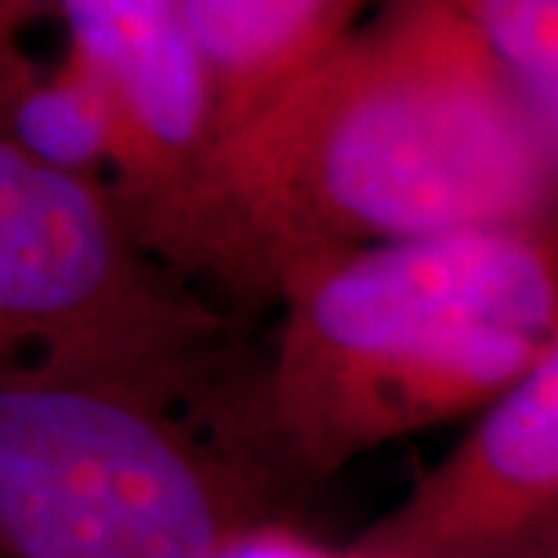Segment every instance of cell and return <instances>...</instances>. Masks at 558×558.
<instances>
[{"label":"cell","mask_w":558,"mask_h":558,"mask_svg":"<svg viewBox=\"0 0 558 558\" xmlns=\"http://www.w3.org/2000/svg\"><path fill=\"white\" fill-rule=\"evenodd\" d=\"M555 196L558 131L457 11L388 0L210 145L185 276L196 290L272 301L298 262L446 232L544 229Z\"/></svg>","instance_id":"6da1fadb"},{"label":"cell","mask_w":558,"mask_h":558,"mask_svg":"<svg viewBox=\"0 0 558 558\" xmlns=\"http://www.w3.org/2000/svg\"><path fill=\"white\" fill-rule=\"evenodd\" d=\"M279 323L204 417L279 497L424 428L478 414L558 344V236L472 229L298 262Z\"/></svg>","instance_id":"7a4b0ae2"},{"label":"cell","mask_w":558,"mask_h":558,"mask_svg":"<svg viewBox=\"0 0 558 558\" xmlns=\"http://www.w3.org/2000/svg\"><path fill=\"white\" fill-rule=\"evenodd\" d=\"M283 497L204 403L128 374L0 371V558H215Z\"/></svg>","instance_id":"3957f363"},{"label":"cell","mask_w":558,"mask_h":558,"mask_svg":"<svg viewBox=\"0 0 558 558\" xmlns=\"http://www.w3.org/2000/svg\"><path fill=\"white\" fill-rule=\"evenodd\" d=\"M229 360V312L156 262L102 189L0 124V371L128 374L204 403Z\"/></svg>","instance_id":"277c9868"},{"label":"cell","mask_w":558,"mask_h":558,"mask_svg":"<svg viewBox=\"0 0 558 558\" xmlns=\"http://www.w3.org/2000/svg\"><path fill=\"white\" fill-rule=\"evenodd\" d=\"M120 128L109 199L156 262L185 276L215 109L182 0H48Z\"/></svg>","instance_id":"5b68a950"},{"label":"cell","mask_w":558,"mask_h":558,"mask_svg":"<svg viewBox=\"0 0 558 558\" xmlns=\"http://www.w3.org/2000/svg\"><path fill=\"white\" fill-rule=\"evenodd\" d=\"M558 344L341 558H555Z\"/></svg>","instance_id":"8992f818"},{"label":"cell","mask_w":558,"mask_h":558,"mask_svg":"<svg viewBox=\"0 0 558 558\" xmlns=\"http://www.w3.org/2000/svg\"><path fill=\"white\" fill-rule=\"evenodd\" d=\"M366 0H182L204 59L215 142L360 26Z\"/></svg>","instance_id":"52a82bcc"},{"label":"cell","mask_w":558,"mask_h":558,"mask_svg":"<svg viewBox=\"0 0 558 558\" xmlns=\"http://www.w3.org/2000/svg\"><path fill=\"white\" fill-rule=\"evenodd\" d=\"M541 124L558 131V0H446Z\"/></svg>","instance_id":"ba28073f"},{"label":"cell","mask_w":558,"mask_h":558,"mask_svg":"<svg viewBox=\"0 0 558 558\" xmlns=\"http://www.w3.org/2000/svg\"><path fill=\"white\" fill-rule=\"evenodd\" d=\"M215 558H341V551L323 548V544L305 537L298 526H290L283 519H272L240 533Z\"/></svg>","instance_id":"9c48e42d"},{"label":"cell","mask_w":558,"mask_h":558,"mask_svg":"<svg viewBox=\"0 0 558 558\" xmlns=\"http://www.w3.org/2000/svg\"><path fill=\"white\" fill-rule=\"evenodd\" d=\"M48 0H0V33H22Z\"/></svg>","instance_id":"30bf717a"}]
</instances>
